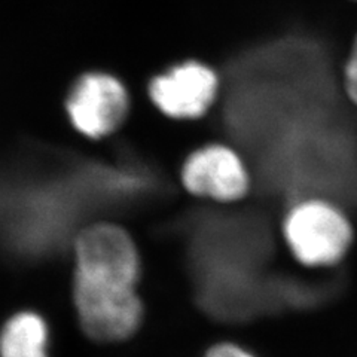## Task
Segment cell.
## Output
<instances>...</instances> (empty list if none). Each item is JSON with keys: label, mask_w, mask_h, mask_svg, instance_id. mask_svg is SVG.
Listing matches in <instances>:
<instances>
[{"label": "cell", "mask_w": 357, "mask_h": 357, "mask_svg": "<svg viewBox=\"0 0 357 357\" xmlns=\"http://www.w3.org/2000/svg\"><path fill=\"white\" fill-rule=\"evenodd\" d=\"M137 278L139 255L126 231L96 225L77 237L73 295L89 337L118 341L139 328L143 308L134 290Z\"/></svg>", "instance_id": "cell-1"}, {"label": "cell", "mask_w": 357, "mask_h": 357, "mask_svg": "<svg viewBox=\"0 0 357 357\" xmlns=\"http://www.w3.org/2000/svg\"><path fill=\"white\" fill-rule=\"evenodd\" d=\"M280 229L286 250L307 270L344 262L356 237L349 215L323 197L296 199L284 211Z\"/></svg>", "instance_id": "cell-2"}, {"label": "cell", "mask_w": 357, "mask_h": 357, "mask_svg": "<svg viewBox=\"0 0 357 357\" xmlns=\"http://www.w3.org/2000/svg\"><path fill=\"white\" fill-rule=\"evenodd\" d=\"M182 183L189 194L220 204H236L252 191L253 177L243 155L229 143L198 148L183 162Z\"/></svg>", "instance_id": "cell-3"}, {"label": "cell", "mask_w": 357, "mask_h": 357, "mask_svg": "<svg viewBox=\"0 0 357 357\" xmlns=\"http://www.w3.org/2000/svg\"><path fill=\"white\" fill-rule=\"evenodd\" d=\"M220 88L216 69L201 60L188 59L155 76L149 85V96L165 116L195 121L215 107Z\"/></svg>", "instance_id": "cell-4"}, {"label": "cell", "mask_w": 357, "mask_h": 357, "mask_svg": "<svg viewBox=\"0 0 357 357\" xmlns=\"http://www.w3.org/2000/svg\"><path fill=\"white\" fill-rule=\"evenodd\" d=\"M73 126L88 137L115 131L128 112V94L116 77L88 73L77 81L67 102Z\"/></svg>", "instance_id": "cell-5"}, {"label": "cell", "mask_w": 357, "mask_h": 357, "mask_svg": "<svg viewBox=\"0 0 357 357\" xmlns=\"http://www.w3.org/2000/svg\"><path fill=\"white\" fill-rule=\"evenodd\" d=\"M2 357H47V326L31 312L10 319L0 337Z\"/></svg>", "instance_id": "cell-6"}, {"label": "cell", "mask_w": 357, "mask_h": 357, "mask_svg": "<svg viewBox=\"0 0 357 357\" xmlns=\"http://www.w3.org/2000/svg\"><path fill=\"white\" fill-rule=\"evenodd\" d=\"M342 89L349 103L357 109V36L342 69Z\"/></svg>", "instance_id": "cell-7"}, {"label": "cell", "mask_w": 357, "mask_h": 357, "mask_svg": "<svg viewBox=\"0 0 357 357\" xmlns=\"http://www.w3.org/2000/svg\"><path fill=\"white\" fill-rule=\"evenodd\" d=\"M204 357H256L248 347L234 341H222L206 351Z\"/></svg>", "instance_id": "cell-8"}, {"label": "cell", "mask_w": 357, "mask_h": 357, "mask_svg": "<svg viewBox=\"0 0 357 357\" xmlns=\"http://www.w3.org/2000/svg\"><path fill=\"white\" fill-rule=\"evenodd\" d=\"M354 2H357V0H354Z\"/></svg>", "instance_id": "cell-9"}]
</instances>
